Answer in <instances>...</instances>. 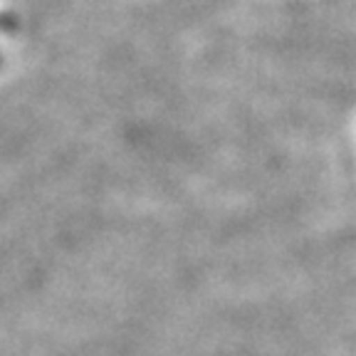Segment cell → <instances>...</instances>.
I'll use <instances>...</instances> for the list:
<instances>
[]
</instances>
